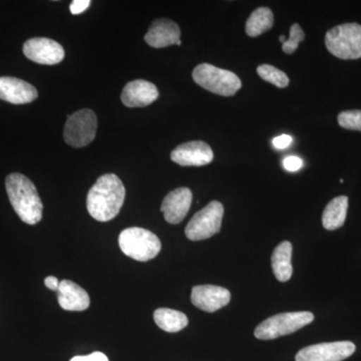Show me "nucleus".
<instances>
[{
	"label": "nucleus",
	"mask_w": 361,
	"mask_h": 361,
	"mask_svg": "<svg viewBox=\"0 0 361 361\" xmlns=\"http://www.w3.org/2000/svg\"><path fill=\"white\" fill-rule=\"evenodd\" d=\"M125 197V186L118 176H102L87 194V211L94 219L108 222L120 213Z\"/></svg>",
	"instance_id": "1"
},
{
	"label": "nucleus",
	"mask_w": 361,
	"mask_h": 361,
	"mask_svg": "<svg viewBox=\"0 0 361 361\" xmlns=\"http://www.w3.org/2000/svg\"><path fill=\"white\" fill-rule=\"evenodd\" d=\"M6 187L9 201L21 221L35 225L42 218V202L35 184L20 173L7 176Z\"/></svg>",
	"instance_id": "2"
},
{
	"label": "nucleus",
	"mask_w": 361,
	"mask_h": 361,
	"mask_svg": "<svg viewBox=\"0 0 361 361\" xmlns=\"http://www.w3.org/2000/svg\"><path fill=\"white\" fill-rule=\"evenodd\" d=\"M121 250L128 257L147 262L160 253L161 244L156 234L139 227L127 228L118 236Z\"/></svg>",
	"instance_id": "3"
},
{
	"label": "nucleus",
	"mask_w": 361,
	"mask_h": 361,
	"mask_svg": "<svg viewBox=\"0 0 361 361\" xmlns=\"http://www.w3.org/2000/svg\"><path fill=\"white\" fill-rule=\"evenodd\" d=\"M192 77L203 89L223 97L234 96L242 87L241 80L234 73L216 68L210 63L197 66Z\"/></svg>",
	"instance_id": "4"
},
{
	"label": "nucleus",
	"mask_w": 361,
	"mask_h": 361,
	"mask_svg": "<svg viewBox=\"0 0 361 361\" xmlns=\"http://www.w3.org/2000/svg\"><path fill=\"white\" fill-rule=\"evenodd\" d=\"M325 44L332 56L341 59H361V25L344 23L325 35Z\"/></svg>",
	"instance_id": "5"
},
{
	"label": "nucleus",
	"mask_w": 361,
	"mask_h": 361,
	"mask_svg": "<svg viewBox=\"0 0 361 361\" xmlns=\"http://www.w3.org/2000/svg\"><path fill=\"white\" fill-rule=\"evenodd\" d=\"M314 320L313 313L308 311L286 312L271 316L258 325L254 331L256 338L271 341L278 337L288 336L303 329Z\"/></svg>",
	"instance_id": "6"
},
{
	"label": "nucleus",
	"mask_w": 361,
	"mask_h": 361,
	"mask_svg": "<svg viewBox=\"0 0 361 361\" xmlns=\"http://www.w3.org/2000/svg\"><path fill=\"white\" fill-rule=\"evenodd\" d=\"M224 207L218 201H212L197 212L188 223L185 234L192 241L211 238L220 232Z\"/></svg>",
	"instance_id": "7"
},
{
	"label": "nucleus",
	"mask_w": 361,
	"mask_h": 361,
	"mask_svg": "<svg viewBox=\"0 0 361 361\" xmlns=\"http://www.w3.org/2000/svg\"><path fill=\"white\" fill-rule=\"evenodd\" d=\"M97 120L96 114L89 109L75 111L66 120L63 137L73 148H82L96 137Z\"/></svg>",
	"instance_id": "8"
},
{
	"label": "nucleus",
	"mask_w": 361,
	"mask_h": 361,
	"mask_svg": "<svg viewBox=\"0 0 361 361\" xmlns=\"http://www.w3.org/2000/svg\"><path fill=\"white\" fill-rule=\"evenodd\" d=\"M351 341L325 342L304 348L296 355V361H342L355 353Z\"/></svg>",
	"instance_id": "9"
},
{
	"label": "nucleus",
	"mask_w": 361,
	"mask_h": 361,
	"mask_svg": "<svg viewBox=\"0 0 361 361\" xmlns=\"http://www.w3.org/2000/svg\"><path fill=\"white\" fill-rule=\"evenodd\" d=\"M23 54L39 65H58L65 59V49L59 42L45 37H35L23 44Z\"/></svg>",
	"instance_id": "10"
},
{
	"label": "nucleus",
	"mask_w": 361,
	"mask_h": 361,
	"mask_svg": "<svg viewBox=\"0 0 361 361\" xmlns=\"http://www.w3.org/2000/svg\"><path fill=\"white\" fill-rule=\"evenodd\" d=\"M171 159L183 167H201L210 164L214 153L208 144L202 141H193L180 145L173 149Z\"/></svg>",
	"instance_id": "11"
},
{
	"label": "nucleus",
	"mask_w": 361,
	"mask_h": 361,
	"mask_svg": "<svg viewBox=\"0 0 361 361\" xmlns=\"http://www.w3.org/2000/svg\"><path fill=\"white\" fill-rule=\"evenodd\" d=\"M231 293L224 287L215 285H198L192 289V303L199 310L206 312L215 311L225 307L230 302Z\"/></svg>",
	"instance_id": "12"
},
{
	"label": "nucleus",
	"mask_w": 361,
	"mask_h": 361,
	"mask_svg": "<svg viewBox=\"0 0 361 361\" xmlns=\"http://www.w3.org/2000/svg\"><path fill=\"white\" fill-rule=\"evenodd\" d=\"M193 194L191 190L182 187L173 190L164 199L161 211L170 224H179L186 217L191 208Z\"/></svg>",
	"instance_id": "13"
},
{
	"label": "nucleus",
	"mask_w": 361,
	"mask_h": 361,
	"mask_svg": "<svg viewBox=\"0 0 361 361\" xmlns=\"http://www.w3.org/2000/svg\"><path fill=\"white\" fill-rule=\"evenodd\" d=\"M39 97L37 89L25 80L13 77L0 78V99L14 104L32 103Z\"/></svg>",
	"instance_id": "14"
},
{
	"label": "nucleus",
	"mask_w": 361,
	"mask_h": 361,
	"mask_svg": "<svg viewBox=\"0 0 361 361\" xmlns=\"http://www.w3.org/2000/svg\"><path fill=\"white\" fill-rule=\"evenodd\" d=\"M158 97L155 85L145 80H135L125 85L121 99L128 108H144L153 104Z\"/></svg>",
	"instance_id": "15"
},
{
	"label": "nucleus",
	"mask_w": 361,
	"mask_h": 361,
	"mask_svg": "<svg viewBox=\"0 0 361 361\" xmlns=\"http://www.w3.org/2000/svg\"><path fill=\"white\" fill-rule=\"evenodd\" d=\"M180 37L179 25L167 18H161L149 25L148 32L145 35V40L149 47L163 49L177 44L180 40Z\"/></svg>",
	"instance_id": "16"
},
{
	"label": "nucleus",
	"mask_w": 361,
	"mask_h": 361,
	"mask_svg": "<svg viewBox=\"0 0 361 361\" xmlns=\"http://www.w3.org/2000/svg\"><path fill=\"white\" fill-rule=\"evenodd\" d=\"M58 300L61 307L66 311L87 310L90 303L87 292L70 280L59 282Z\"/></svg>",
	"instance_id": "17"
},
{
	"label": "nucleus",
	"mask_w": 361,
	"mask_h": 361,
	"mask_svg": "<svg viewBox=\"0 0 361 361\" xmlns=\"http://www.w3.org/2000/svg\"><path fill=\"white\" fill-rule=\"evenodd\" d=\"M292 244L289 241L280 243L273 252L271 257L273 273L280 282H286L290 280L293 268L291 264Z\"/></svg>",
	"instance_id": "18"
},
{
	"label": "nucleus",
	"mask_w": 361,
	"mask_h": 361,
	"mask_svg": "<svg viewBox=\"0 0 361 361\" xmlns=\"http://www.w3.org/2000/svg\"><path fill=\"white\" fill-rule=\"evenodd\" d=\"M348 198L346 196H339L327 204L322 215L323 227L329 231L338 229L345 222L348 215Z\"/></svg>",
	"instance_id": "19"
},
{
	"label": "nucleus",
	"mask_w": 361,
	"mask_h": 361,
	"mask_svg": "<svg viewBox=\"0 0 361 361\" xmlns=\"http://www.w3.org/2000/svg\"><path fill=\"white\" fill-rule=\"evenodd\" d=\"M154 320L156 324L164 331L176 334L187 326L188 317L180 311L170 308H159L154 312Z\"/></svg>",
	"instance_id": "20"
},
{
	"label": "nucleus",
	"mask_w": 361,
	"mask_h": 361,
	"mask_svg": "<svg viewBox=\"0 0 361 361\" xmlns=\"http://www.w3.org/2000/svg\"><path fill=\"white\" fill-rule=\"evenodd\" d=\"M274 23V16L268 7H259L252 13L246 23L247 35L251 37H259L269 30Z\"/></svg>",
	"instance_id": "21"
},
{
	"label": "nucleus",
	"mask_w": 361,
	"mask_h": 361,
	"mask_svg": "<svg viewBox=\"0 0 361 361\" xmlns=\"http://www.w3.org/2000/svg\"><path fill=\"white\" fill-rule=\"evenodd\" d=\"M257 73L265 82L276 85L280 89H283L289 85V78L287 77L286 73L278 70L275 66L269 65L259 66Z\"/></svg>",
	"instance_id": "22"
},
{
	"label": "nucleus",
	"mask_w": 361,
	"mask_h": 361,
	"mask_svg": "<svg viewBox=\"0 0 361 361\" xmlns=\"http://www.w3.org/2000/svg\"><path fill=\"white\" fill-rule=\"evenodd\" d=\"M339 126L343 129L351 130H360L361 132V111L351 110L344 111L339 114Z\"/></svg>",
	"instance_id": "23"
},
{
	"label": "nucleus",
	"mask_w": 361,
	"mask_h": 361,
	"mask_svg": "<svg viewBox=\"0 0 361 361\" xmlns=\"http://www.w3.org/2000/svg\"><path fill=\"white\" fill-rule=\"evenodd\" d=\"M305 39V33H304L301 26L298 23H294L290 28V35L289 39H286L282 45V49L285 54H291L298 49V45L301 42Z\"/></svg>",
	"instance_id": "24"
},
{
	"label": "nucleus",
	"mask_w": 361,
	"mask_h": 361,
	"mask_svg": "<svg viewBox=\"0 0 361 361\" xmlns=\"http://www.w3.org/2000/svg\"><path fill=\"white\" fill-rule=\"evenodd\" d=\"M303 166V161L296 156H288L283 160V167L289 172H296Z\"/></svg>",
	"instance_id": "25"
},
{
	"label": "nucleus",
	"mask_w": 361,
	"mask_h": 361,
	"mask_svg": "<svg viewBox=\"0 0 361 361\" xmlns=\"http://www.w3.org/2000/svg\"><path fill=\"white\" fill-rule=\"evenodd\" d=\"M90 6V0H73L71 4V13L73 14H80L87 11Z\"/></svg>",
	"instance_id": "26"
},
{
	"label": "nucleus",
	"mask_w": 361,
	"mask_h": 361,
	"mask_svg": "<svg viewBox=\"0 0 361 361\" xmlns=\"http://www.w3.org/2000/svg\"><path fill=\"white\" fill-rule=\"evenodd\" d=\"M70 361H109L108 356L104 355L103 353H92L89 355H78L71 358Z\"/></svg>",
	"instance_id": "27"
},
{
	"label": "nucleus",
	"mask_w": 361,
	"mask_h": 361,
	"mask_svg": "<svg viewBox=\"0 0 361 361\" xmlns=\"http://www.w3.org/2000/svg\"><path fill=\"white\" fill-rule=\"evenodd\" d=\"M292 137L288 135H281L273 139V146L278 149H283L290 146Z\"/></svg>",
	"instance_id": "28"
},
{
	"label": "nucleus",
	"mask_w": 361,
	"mask_h": 361,
	"mask_svg": "<svg viewBox=\"0 0 361 361\" xmlns=\"http://www.w3.org/2000/svg\"><path fill=\"white\" fill-rule=\"evenodd\" d=\"M44 284L47 288L51 289L52 291H58L59 282L58 278L54 276H49L45 278Z\"/></svg>",
	"instance_id": "29"
},
{
	"label": "nucleus",
	"mask_w": 361,
	"mask_h": 361,
	"mask_svg": "<svg viewBox=\"0 0 361 361\" xmlns=\"http://www.w3.org/2000/svg\"><path fill=\"white\" fill-rule=\"evenodd\" d=\"M279 40L280 42H283V44L286 42V39H285L284 35H281V37H279Z\"/></svg>",
	"instance_id": "30"
}]
</instances>
